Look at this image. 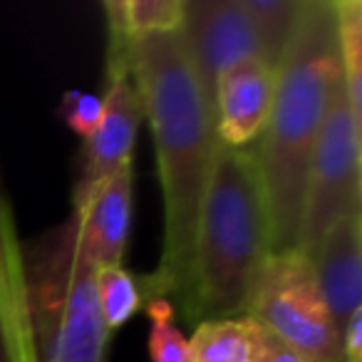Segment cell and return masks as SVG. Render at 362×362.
<instances>
[{
  "instance_id": "cell-21",
  "label": "cell",
  "mask_w": 362,
  "mask_h": 362,
  "mask_svg": "<svg viewBox=\"0 0 362 362\" xmlns=\"http://www.w3.org/2000/svg\"><path fill=\"white\" fill-rule=\"evenodd\" d=\"M342 340V362H362V310L352 315L340 335Z\"/></svg>"
},
{
  "instance_id": "cell-6",
  "label": "cell",
  "mask_w": 362,
  "mask_h": 362,
  "mask_svg": "<svg viewBox=\"0 0 362 362\" xmlns=\"http://www.w3.org/2000/svg\"><path fill=\"white\" fill-rule=\"evenodd\" d=\"M362 211V122L335 92L313 149L303 197L298 248L308 253L340 218Z\"/></svg>"
},
{
  "instance_id": "cell-12",
  "label": "cell",
  "mask_w": 362,
  "mask_h": 362,
  "mask_svg": "<svg viewBox=\"0 0 362 362\" xmlns=\"http://www.w3.org/2000/svg\"><path fill=\"white\" fill-rule=\"evenodd\" d=\"M33 357L35 342L28 315L23 243L0 192V362H30Z\"/></svg>"
},
{
  "instance_id": "cell-1",
  "label": "cell",
  "mask_w": 362,
  "mask_h": 362,
  "mask_svg": "<svg viewBox=\"0 0 362 362\" xmlns=\"http://www.w3.org/2000/svg\"><path fill=\"white\" fill-rule=\"evenodd\" d=\"M132 77L149 122L164 202V241L144 298H166L187 315L192 303L194 241L221 141L214 110L179 33L132 40Z\"/></svg>"
},
{
  "instance_id": "cell-14",
  "label": "cell",
  "mask_w": 362,
  "mask_h": 362,
  "mask_svg": "<svg viewBox=\"0 0 362 362\" xmlns=\"http://www.w3.org/2000/svg\"><path fill=\"white\" fill-rule=\"evenodd\" d=\"M256 33L261 60L278 70L296 37L305 0H241Z\"/></svg>"
},
{
  "instance_id": "cell-19",
  "label": "cell",
  "mask_w": 362,
  "mask_h": 362,
  "mask_svg": "<svg viewBox=\"0 0 362 362\" xmlns=\"http://www.w3.org/2000/svg\"><path fill=\"white\" fill-rule=\"evenodd\" d=\"M102 97L100 95H92V92H82V90H72V92H65L60 100V119L75 132L77 136L87 139L92 132L97 129L102 119Z\"/></svg>"
},
{
  "instance_id": "cell-5",
  "label": "cell",
  "mask_w": 362,
  "mask_h": 362,
  "mask_svg": "<svg viewBox=\"0 0 362 362\" xmlns=\"http://www.w3.org/2000/svg\"><path fill=\"white\" fill-rule=\"evenodd\" d=\"M246 317L266 327L308 362H342V340L325 305L310 258L300 248L273 253Z\"/></svg>"
},
{
  "instance_id": "cell-15",
  "label": "cell",
  "mask_w": 362,
  "mask_h": 362,
  "mask_svg": "<svg viewBox=\"0 0 362 362\" xmlns=\"http://www.w3.org/2000/svg\"><path fill=\"white\" fill-rule=\"evenodd\" d=\"M189 362H253V327L248 317L197 322L189 337Z\"/></svg>"
},
{
  "instance_id": "cell-4",
  "label": "cell",
  "mask_w": 362,
  "mask_h": 362,
  "mask_svg": "<svg viewBox=\"0 0 362 362\" xmlns=\"http://www.w3.org/2000/svg\"><path fill=\"white\" fill-rule=\"evenodd\" d=\"M28 315L42 362H105L112 332L97 303V268L82 256L72 221L23 246Z\"/></svg>"
},
{
  "instance_id": "cell-11",
  "label": "cell",
  "mask_w": 362,
  "mask_h": 362,
  "mask_svg": "<svg viewBox=\"0 0 362 362\" xmlns=\"http://www.w3.org/2000/svg\"><path fill=\"white\" fill-rule=\"evenodd\" d=\"M317 288L342 335L352 315L362 310V211L340 218L305 253Z\"/></svg>"
},
{
  "instance_id": "cell-10",
  "label": "cell",
  "mask_w": 362,
  "mask_h": 362,
  "mask_svg": "<svg viewBox=\"0 0 362 362\" xmlns=\"http://www.w3.org/2000/svg\"><path fill=\"white\" fill-rule=\"evenodd\" d=\"M134 211V161L122 166L72 214L75 241L95 268L124 266Z\"/></svg>"
},
{
  "instance_id": "cell-18",
  "label": "cell",
  "mask_w": 362,
  "mask_h": 362,
  "mask_svg": "<svg viewBox=\"0 0 362 362\" xmlns=\"http://www.w3.org/2000/svg\"><path fill=\"white\" fill-rule=\"evenodd\" d=\"M149 315V360L151 362H189V337L176 325V308L166 298L146 300Z\"/></svg>"
},
{
  "instance_id": "cell-2",
  "label": "cell",
  "mask_w": 362,
  "mask_h": 362,
  "mask_svg": "<svg viewBox=\"0 0 362 362\" xmlns=\"http://www.w3.org/2000/svg\"><path fill=\"white\" fill-rule=\"evenodd\" d=\"M340 85L335 0H305L296 37L276 70L271 115L248 146L266 192L276 253L298 248L308 166Z\"/></svg>"
},
{
  "instance_id": "cell-9",
  "label": "cell",
  "mask_w": 362,
  "mask_h": 362,
  "mask_svg": "<svg viewBox=\"0 0 362 362\" xmlns=\"http://www.w3.org/2000/svg\"><path fill=\"white\" fill-rule=\"evenodd\" d=\"M276 70L258 57L221 72L211 92L214 124L221 146L248 149L258 141L271 115Z\"/></svg>"
},
{
  "instance_id": "cell-8",
  "label": "cell",
  "mask_w": 362,
  "mask_h": 362,
  "mask_svg": "<svg viewBox=\"0 0 362 362\" xmlns=\"http://www.w3.org/2000/svg\"><path fill=\"white\" fill-rule=\"evenodd\" d=\"M179 35L209 100L221 72L251 57L261 60L256 33L241 0H187Z\"/></svg>"
},
{
  "instance_id": "cell-13",
  "label": "cell",
  "mask_w": 362,
  "mask_h": 362,
  "mask_svg": "<svg viewBox=\"0 0 362 362\" xmlns=\"http://www.w3.org/2000/svg\"><path fill=\"white\" fill-rule=\"evenodd\" d=\"M102 13L107 21V37L132 42L179 33L187 13V0H105Z\"/></svg>"
},
{
  "instance_id": "cell-7",
  "label": "cell",
  "mask_w": 362,
  "mask_h": 362,
  "mask_svg": "<svg viewBox=\"0 0 362 362\" xmlns=\"http://www.w3.org/2000/svg\"><path fill=\"white\" fill-rule=\"evenodd\" d=\"M127 52L129 47L107 50V87L102 95L105 110L97 129L85 139L82 169L72 192L75 209L82 206L112 174L132 164L136 136L144 119V107L127 62Z\"/></svg>"
},
{
  "instance_id": "cell-16",
  "label": "cell",
  "mask_w": 362,
  "mask_h": 362,
  "mask_svg": "<svg viewBox=\"0 0 362 362\" xmlns=\"http://www.w3.org/2000/svg\"><path fill=\"white\" fill-rule=\"evenodd\" d=\"M337 57H340L342 87L352 115L362 122V3L335 0Z\"/></svg>"
},
{
  "instance_id": "cell-3",
  "label": "cell",
  "mask_w": 362,
  "mask_h": 362,
  "mask_svg": "<svg viewBox=\"0 0 362 362\" xmlns=\"http://www.w3.org/2000/svg\"><path fill=\"white\" fill-rule=\"evenodd\" d=\"M273 248L266 192L251 149L221 146L194 241L192 322L246 317Z\"/></svg>"
},
{
  "instance_id": "cell-17",
  "label": "cell",
  "mask_w": 362,
  "mask_h": 362,
  "mask_svg": "<svg viewBox=\"0 0 362 362\" xmlns=\"http://www.w3.org/2000/svg\"><path fill=\"white\" fill-rule=\"evenodd\" d=\"M95 286L102 320H105L110 332L124 327L136 315V310L141 308V300H144L139 281L124 266L97 268Z\"/></svg>"
},
{
  "instance_id": "cell-20",
  "label": "cell",
  "mask_w": 362,
  "mask_h": 362,
  "mask_svg": "<svg viewBox=\"0 0 362 362\" xmlns=\"http://www.w3.org/2000/svg\"><path fill=\"white\" fill-rule=\"evenodd\" d=\"M251 327H253V362H308L300 352H296L291 345H286L281 337L268 332L258 322L251 320Z\"/></svg>"
}]
</instances>
